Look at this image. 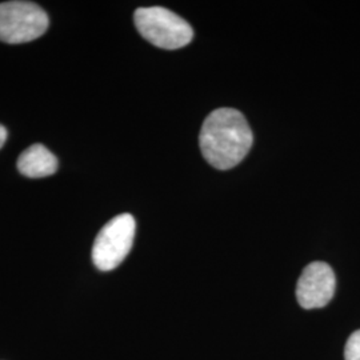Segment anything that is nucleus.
I'll list each match as a JSON object with an SVG mask.
<instances>
[{"label": "nucleus", "instance_id": "f257e3e1", "mask_svg": "<svg viewBox=\"0 0 360 360\" xmlns=\"http://www.w3.org/2000/svg\"><path fill=\"white\" fill-rule=\"evenodd\" d=\"M254 142L251 127L242 112L219 108L207 116L199 135L203 158L217 169L238 166Z\"/></svg>", "mask_w": 360, "mask_h": 360}, {"label": "nucleus", "instance_id": "f03ea898", "mask_svg": "<svg viewBox=\"0 0 360 360\" xmlns=\"http://www.w3.org/2000/svg\"><path fill=\"white\" fill-rule=\"evenodd\" d=\"M134 22L143 38L163 50H178L193 38V27L165 7L138 8Z\"/></svg>", "mask_w": 360, "mask_h": 360}, {"label": "nucleus", "instance_id": "7ed1b4c3", "mask_svg": "<svg viewBox=\"0 0 360 360\" xmlns=\"http://www.w3.org/2000/svg\"><path fill=\"white\" fill-rule=\"evenodd\" d=\"M49 16L31 1L0 3V40L11 44L40 38L49 28Z\"/></svg>", "mask_w": 360, "mask_h": 360}, {"label": "nucleus", "instance_id": "20e7f679", "mask_svg": "<svg viewBox=\"0 0 360 360\" xmlns=\"http://www.w3.org/2000/svg\"><path fill=\"white\" fill-rule=\"evenodd\" d=\"M135 230V219L129 214H122L111 219L94 242V264L101 271L115 270L131 251Z\"/></svg>", "mask_w": 360, "mask_h": 360}, {"label": "nucleus", "instance_id": "39448f33", "mask_svg": "<svg viewBox=\"0 0 360 360\" xmlns=\"http://www.w3.org/2000/svg\"><path fill=\"white\" fill-rule=\"evenodd\" d=\"M335 285L333 269L324 262H314L303 270L297 281V303L306 309L326 307L334 297Z\"/></svg>", "mask_w": 360, "mask_h": 360}, {"label": "nucleus", "instance_id": "423d86ee", "mask_svg": "<svg viewBox=\"0 0 360 360\" xmlns=\"http://www.w3.org/2000/svg\"><path fill=\"white\" fill-rule=\"evenodd\" d=\"M18 169L27 178H46L58 169V159L43 144H32L18 159Z\"/></svg>", "mask_w": 360, "mask_h": 360}, {"label": "nucleus", "instance_id": "0eeeda50", "mask_svg": "<svg viewBox=\"0 0 360 360\" xmlns=\"http://www.w3.org/2000/svg\"><path fill=\"white\" fill-rule=\"evenodd\" d=\"M345 359L360 360V330L355 331L348 338L346 349H345Z\"/></svg>", "mask_w": 360, "mask_h": 360}, {"label": "nucleus", "instance_id": "6e6552de", "mask_svg": "<svg viewBox=\"0 0 360 360\" xmlns=\"http://www.w3.org/2000/svg\"><path fill=\"white\" fill-rule=\"evenodd\" d=\"M7 136H8V132L4 126L0 124V148L4 146V143L7 141Z\"/></svg>", "mask_w": 360, "mask_h": 360}]
</instances>
